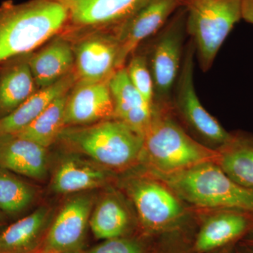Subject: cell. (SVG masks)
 <instances>
[{"label": "cell", "instance_id": "6da1fadb", "mask_svg": "<svg viewBox=\"0 0 253 253\" xmlns=\"http://www.w3.org/2000/svg\"><path fill=\"white\" fill-rule=\"evenodd\" d=\"M68 11L54 0H28L0 4V64L31 54L66 31Z\"/></svg>", "mask_w": 253, "mask_h": 253}, {"label": "cell", "instance_id": "7a4b0ae2", "mask_svg": "<svg viewBox=\"0 0 253 253\" xmlns=\"http://www.w3.org/2000/svg\"><path fill=\"white\" fill-rule=\"evenodd\" d=\"M218 153L192 137L176 121L171 106L154 105L144 133L140 163L145 172L172 174L217 161Z\"/></svg>", "mask_w": 253, "mask_h": 253}, {"label": "cell", "instance_id": "3957f363", "mask_svg": "<svg viewBox=\"0 0 253 253\" xmlns=\"http://www.w3.org/2000/svg\"><path fill=\"white\" fill-rule=\"evenodd\" d=\"M58 141L113 172L139 165L144 136L113 118L89 126H66Z\"/></svg>", "mask_w": 253, "mask_h": 253}, {"label": "cell", "instance_id": "277c9868", "mask_svg": "<svg viewBox=\"0 0 253 253\" xmlns=\"http://www.w3.org/2000/svg\"><path fill=\"white\" fill-rule=\"evenodd\" d=\"M147 173L162 181L195 210L233 209L253 213V189L233 180L215 161L172 174Z\"/></svg>", "mask_w": 253, "mask_h": 253}, {"label": "cell", "instance_id": "5b68a950", "mask_svg": "<svg viewBox=\"0 0 253 253\" xmlns=\"http://www.w3.org/2000/svg\"><path fill=\"white\" fill-rule=\"evenodd\" d=\"M243 0H182L186 32L204 72L212 67L217 53L242 19Z\"/></svg>", "mask_w": 253, "mask_h": 253}, {"label": "cell", "instance_id": "8992f818", "mask_svg": "<svg viewBox=\"0 0 253 253\" xmlns=\"http://www.w3.org/2000/svg\"><path fill=\"white\" fill-rule=\"evenodd\" d=\"M122 187L132 203L141 226L151 233L172 230L191 215L189 206L162 181L137 173L123 179Z\"/></svg>", "mask_w": 253, "mask_h": 253}, {"label": "cell", "instance_id": "52a82bcc", "mask_svg": "<svg viewBox=\"0 0 253 253\" xmlns=\"http://www.w3.org/2000/svg\"><path fill=\"white\" fill-rule=\"evenodd\" d=\"M195 47L189 41L173 89L171 109L176 121L188 133L204 146L219 149L229 140L231 133L221 126L200 101L194 85Z\"/></svg>", "mask_w": 253, "mask_h": 253}, {"label": "cell", "instance_id": "ba28073f", "mask_svg": "<svg viewBox=\"0 0 253 253\" xmlns=\"http://www.w3.org/2000/svg\"><path fill=\"white\" fill-rule=\"evenodd\" d=\"M186 12L180 6L154 38L147 56L154 84V104L171 106L186 46Z\"/></svg>", "mask_w": 253, "mask_h": 253}, {"label": "cell", "instance_id": "9c48e42d", "mask_svg": "<svg viewBox=\"0 0 253 253\" xmlns=\"http://www.w3.org/2000/svg\"><path fill=\"white\" fill-rule=\"evenodd\" d=\"M74 31L81 33V39L72 43L78 81H109L118 69L120 45L116 33L104 30Z\"/></svg>", "mask_w": 253, "mask_h": 253}, {"label": "cell", "instance_id": "30bf717a", "mask_svg": "<svg viewBox=\"0 0 253 253\" xmlns=\"http://www.w3.org/2000/svg\"><path fill=\"white\" fill-rule=\"evenodd\" d=\"M68 11V28L117 32L149 0H54Z\"/></svg>", "mask_w": 253, "mask_h": 253}, {"label": "cell", "instance_id": "8fae6325", "mask_svg": "<svg viewBox=\"0 0 253 253\" xmlns=\"http://www.w3.org/2000/svg\"><path fill=\"white\" fill-rule=\"evenodd\" d=\"M202 222L194 243L199 253L218 251L236 245L253 233V213L239 210L198 211Z\"/></svg>", "mask_w": 253, "mask_h": 253}, {"label": "cell", "instance_id": "7c38bea8", "mask_svg": "<svg viewBox=\"0 0 253 253\" xmlns=\"http://www.w3.org/2000/svg\"><path fill=\"white\" fill-rule=\"evenodd\" d=\"M182 0H149L134 16L116 32L120 50L118 67H124L129 56L141 43L161 31Z\"/></svg>", "mask_w": 253, "mask_h": 253}, {"label": "cell", "instance_id": "4fadbf2b", "mask_svg": "<svg viewBox=\"0 0 253 253\" xmlns=\"http://www.w3.org/2000/svg\"><path fill=\"white\" fill-rule=\"evenodd\" d=\"M94 207V197L89 194L76 195L65 203L46 234L44 253L80 249Z\"/></svg>", "mask_w": 253, "mask_h": 253}, {"label": "cell", "instance_id": "5bb4252c", "mask_svg": "<svg viewBox=\"0 0 253 253\" xmlns=\"http://www.w3.org/2000/svg\"><path fill=\"white\" fill-rule=\"evenodd\" d=\"M114 118L109 81H77L68 92L65 111L66 126H85Z\"/></svg>", "mask_w": 253, "mask_h": 253}, {"label": "cell", "instance_id": "9a60e30c", "mask_svg": "<svg viewBox=\"0 0 253 253\" xmlns=\"http://www.w3.org/2000/svg\"><path fill=\"white\" fill-rule=\"evenodd\" d=\"M112 179V171L74 152L56 166L51 189L56 194H74L106 186Z\"/></svg>", "mask_w": 253, "mask_h": 253}, {"label": "cell", "instance_id": "2e32d148", "mask_svg": "<svg viewBox=\"0 0 253 253\" xmlns=\"http://www.w3.org/2000/svg\"><path fill=\"white\" fill-rule=\"evenodd\" d=\"M0 168L42 180L48 173L47 149L16 134L0 135Z\"/></svg>", "mask_w": 253, "mask_h": 253}, {"label": "cell", "instance_id": "e0dca14e", "mask_svg": "<svg viewBox=\"0 0 253 253\" xmlns=\"http://www.w3.org/2000/svg\"><path fill=\"white\" fill-rule=\"evenodd\" d=\"M109 85L114 106V118L144 136L152 119L154 107L133 85L126 66L113 73Z\"/></svg>", "mask_w": 253, "mask_h": 253}, {"label": "cell", "instance_id": "ac0fdd59", "mask_svg": "<svg viewBox=\"0 0 253 253\" xmlns=\"http://www.w3.org/2000/svg\"><path fill=\"white\" fill-rule=\"evenodd\" d=\"M66 38L60 33L29 54L28 64L38 89L51 85L74 69L72 42Z\"/></svg>", "mask_w": 253, "mask_h": 253}, {"label": "cell", "instance_id": "d6986e66", "mask_svg": "<svg viewBox=\"0 0 253 253\" xmlns=\"http://www.w3.org/2000/svg\"><path fill=\"white\" fill-rule=\"evenodd\" d=\"M78 81L73 69L54 84L38 89L12 113L0 119V135L16 134L29 126L60 96L68 94Z\"/></svg>", "mask_w": 253, "mask_h": 253}, {"label": "cell", "instance_id": "ffe728a7", "mask_svg": "<svg viewBox=\"0 0 253 253\" xmlns=\"http://www.w3.org/2000/svg\"><path fill=\"white\" fill-rule=\"evenodd\" d=\"M29 54L0 64V119L12 113L38 89L28 64Z\"/></svg>", "mask_w": 253, "mask_h": 253}, {"label": "cell", "instance_id": "44dd1931", "mask_svg": "<svg viewBox=\"0 0 253 253\" xmlns=\"http://www.w3.org/2000/svg\"><path fill=\"white\" fill-rule=\"evenodd\" d=\"M96 203L89 225L95 237L108 240L122 237L131 222L133 214L121 193L110 189Z\"/></svg>", "mask_w": 253, "mask_h": 253}, {"label": "cell", "instance_id": "7402d4cb", "mask_svg": "<svg viewBox=\"0 0 253 253\" xmlns=\"http://www.w3.org/2000/svg\"><path fill=\"white\" fill-rule=\"evenodd\" d=\"M216 163L240 185L253 189V135L231 133L229 140L217 150Z\"/></svg>", "mask_w": 253, "mask_h": 253}, {"label": "cell", "instance_id": "603a6c76", "mask_svg": "<svg viewBox=\"0 0 253 253\" xmlns=\"http://www.w3.org/2000/svg\"><path fill=\"white\" fill-rule=\"evenodd\" d=\"M50 217V210L42 206L6 226L0 233V253H29L34 249Z\"/></svg>", "mask_w": 253, "mask_h": 253}, {"label": "cell", "instance_id": "cb8c5ba5", "mask_svg": "<svg viewBox=\"0 0 253 253\" xmlns=\"http://www.w3.org/2000/svg\"><path fill=\"white\" fill-rule=\"evenodd\" d=\"M68 94L55 100L29 126L16 134L48 149L58 141L66 127L65 111Z\"/></svg>", "mask_w": 253, "mask_h": 253}, {"label": "cell", "instance_id": "d4e9b609", "mask_svg": "<svg viewBox=\"0 0 253 253\" xmlns=\"http://www.w3.org/2000/svg\"><path fill=\"white\" fill-rule=\"evenodd\" d=\"M37 191L21 176L0 168V211L6 217H17L31 207Z\"/></svg>", "mask_w": 253, "mask_h": 253}, {"label": "cell", "instance_id": "484cf974", "mask_svg": "<svg viewBox=\"0 0 253 253\" xmlns=\"http://www.w3.org/2000/svg\"><path fill=\"white\" fill-rule=\"evenodd\" d=\"M126 68L133 85L143 98L154 107V84L146 54L134 53Z\"/></svg>", "mask_w": 253, "mask_h": 253}, {"label": "cell", "instance_id": "4316f807", "mask_svg": "<svg viewBox=\"0 0 253 253\" xmlns=\"http://www.w3.org/2000/svg\"><path fill=\"white\" fill-rule=\"evenodd\" d=\"M88 253H145V249L139 241L122 236L104 240Z\"/></svg>", "mask_w": 253, "mask_h": 253}, {"label": "cell", "instance_id": "83f0119b", "mask_svg": "<svg viewBox=\"0 0 253 253\" xmlns=\"http://www.w3.org/2000/svg\"><path fill=\"white\" fill-rule=\"evenodd\" d=\"M242 19L253 25V0H243Z\"/></svg>", "mask_w": 253, "mask_h": 253}, {"label": "cell", "instance_id": "f1b7e54d", "mask_svg": "<svg viewBox=\"0 0 253 253\" xmlns=\"http://www.w3.org/2000/svg\"><path fill=\"white\" fill-rule=\"evenodd\" d=\"M233 253H253V251L249 247L244 244H239L235 246Z\"/></svg>", "mask_w": 253, "mask_h": 253}, {"label": "cell", "instance_id": "f546056e", "mask_svg": "<svg viewBox=\"0 0 253 253\" xmlns=\"http://www.w3.org/2000/svg\"><path fill=\"white\" fill-rule=\"evenodd\" d=\"M6 217L0 211V233L6 227Z\"/></svg>", "mask_w": 253, "mask_h": 253}, {"label": "cell", "instance_id": "4dcf8cb0", "mask_svg": "<svg viewBox=\"0 0 253 253\" xmlns=\"http://www.w3.org/2000/svg\"><path fill=\"white\" fill-rule=\"evenodd\" d=\"M249 236H250V238L245 240L244 244L246 245L247 247H249L253 252V233Z\"/></svg>", "mask_w": 253, "mask_h": 253}, {"label": "cell", "instance_id": "1f68e13d", "mask_svg": "<svg viewBox=\"0 0 253 253\" xmlns=\"http://www.w3.org/2000/svg\"><path fill=\"white\" fill-rule=\"evenodd\" d=\"M236 245H231V246H226L225 248H223V249L219 250V252H218V253H233V251H234Z\"/></svg>", "mask_w": 253, "mask_h": 253}, {"label": "cell", "instance_id": "d6a6232c", "mask_svg": "<svg viewBox=\"0 0 253 253\" xmlns=\"http://www.w3.org/2000/svg\"><path fill=\"white\" fill-rule=\"evenodd\" d=\"M51 253H81L80 249L73 250V251H59V252H54Z\"/></svg>", "mask_w": 253, "mask_h": 253}]
</instances>
